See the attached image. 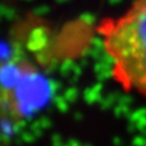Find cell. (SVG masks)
Masks as SVG:
<instances>
[{
  "mask_svg": "<svg viewBox=\"0 0 146 146\" xmlns=\"http://www.w3.org/2000/svg\"><path fill=\"white\" fill-rule=\"evenodd\" d=\"M46 91L43 76L29 59L13 54L0 60V109L13 117H20L38 102Z\"/></svg>",
  "mask_w": 146,
  "mask_h": 146,
  "instance_id": "2",
  "label": "cell"
},
{
  "mask_svg": "<svg viewBox=\"0 0 146 146\" xmlns=\"http://www.w3.org/2000/svg\"><path fill=\"white\" fill-rule=\"evenodd\" d=\"M97 31L112 60L113 80L124 91L146 98V0H135L121 16L102 21Z\"/></svg>",
  "mask_w": 146,
  "mask_h": 146,
  "instance_id": "1",
  "label": "cell"
}]
</instances>
